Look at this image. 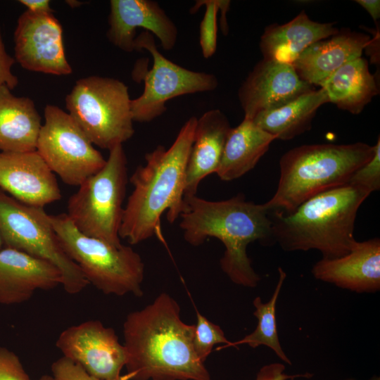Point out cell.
I'll return each instance as SVG.
<instances>
[{"label": "cell", "instance_id": "6da1fadb", "mask_svg": "<svg viewBox=\"0 0 380 380\" xmlns=\"http://www.w3.org/2000/svg\"><path fill=\"white\" fill-rule=\"evenodd\" d=\"M179 303L160 293L123 324L127 374L122 380H212L193 344L194 324L184 323Z\"/></svg>", "mask_w": 380, "mask_h": 380}, {"label": "cell", "instance_id": "7a4b0ae2", "mask_svg": "<svg viewBox=\"0 0 380 380\" xmlns=\"http://www.w3.org/2000/svg\"><path fill=\"white\" fill-rule=\"evenodd\" d=\"M179 227L184 240L194 246L215 237L225 250L220 260L222 271L236 284L254 288L260 281L251 266L246 248L260 241L273 244L272 220L264 204L246 201L238 194L212 201L196 195L183 197Z\"/></svg>", "mask_w": 380, "mask_h": 380}, {"label": "cell", "instance_id": "3957f363", "mask_svg": "<svg viewBox=\"0 0 380 380\" xmlns=\"http://www.w3.org/2000/svg\"><path fill=\"white\" fill-rule=\"evenodd\" d=\"M197 118L188 119L170 148L158 146L145 155L129 178L134 189L124 207L119 235L132 245L153 236L162 214L174 222L182 210L185 172Z\"/></svg>", "mask_w": 380, "mask_h": 380}, {"label": "cell", "instance_id": "277c9868", "mask_svg": "<svg viewBox=\"0 0 380 380\" xmlns=\"http://www.w3.org/2000/svg\"><path fill=\"white\" fill-rule=\"evenodd\" d=\"M369 195L346 184L311 197L291 214L270 215L273 243L286 251L315 249L322 258L342 257L357 242L354 238L357 213Z\"/></svg>", "mask_w": 380, "mask_h": 380}, {"label": "cell", "instance_id": "5b68a950", "mask_svg": "<svg viewBox=\"0 0 380 380\" xmlns=\"http://www.w3.org/2000/svg\"><path fill=\"white\" fill-rule=\"evenodd\" d=\"M374 153V146L363 142L293 148L281 157L276 192L264 205L270 215L291 214L311 197L348 184Z\"/></svg>", "mask_w": 380, "mask_h": 380}, {"label": "cell", "instance_id": "8992f818", "mask_svg": "<svg viewBox=\"0 0 380 380\" xmlns=\"http://www.w3.org/2000/svg\"><path fill=\"white\" fill-rule=\"evenodd\" d=\"M50 220L63 249L89 284L108 295L142 296L144 263L132 247L84 235L66 213L50 215Z\"/></svg>", "mask_w": 380, "mask_h": 380}, {"label": "cell", "instance_id": "52a82bcc", "mask_svg": "<svg viewBox=\"0 0 380 380\" xmlns=\"http://www.w3.org/2000/svg\"><path fill=\"white\" fill-rule=\"evenodd\" d=\"M127 160L122 144L109 151L101 170L79 186L68 202L66 213L86 236L120 247L119 235L127 177Z\"/></svg>", "mask_w": 380, "mask_h": 380}, {"label": "cell", "instance_id": "ba28073f", "mask_svg": "<svg viewBox=\"0 0 380 380\" xmlns=\"http://www.w3.org/2000/svg\"><path fill=\"white\" fill-rule=\"evenodd\" d=\"M131 101L123 82L91 75L76 82L65 106L91 142L110 151L134 134Z\"/></svg>", "mask_w": 380, "mask_h": 380}, {"label": "cell", "instance_id": "9c48e42d", "mask_svg": "<svg viewBox=\"0 0 380 380\" xmlns=\"http://www.w3.org/2000/svg\"><path fill=\"white\" fill-rule=\"evenodd\" d=\"M0 235L6 248L46 260L61 272L63 289L77 294L89 285L63 249L44 208L24 204L0 189Z\"/></svg>", "mask_w": 380, "mask_h": 380}, {"label": "cell", "instance_id": "30bf717a", "mask_svg": "<svg viewBox=\"0 0 380 380\" xmlns=\"http://www.w3.org/2000/svg\"><path fill=\"white\" fill-rule=\"evenodd\" d=\"M44 120L36 151L65 184L79 186L103 168L106 160L68 113L48 104Z\"/></svg>", "mask_w": 380, "mask_h": 380}, {"label": "cell", "instance_id": "8fae6325", "mask_svg": "<svg viewBox=\"0 0 380 380\" xmlns=\"http://www.w3.org/2000/svg\"><path fill=\"white\" fill-rule=\"evenodd\" d=\"M134 49H145L153 58L152 68L136 74L144 80L142 94L131 101L134 121L148 122L164 113L166 102L179 96L210 91L218 86L215 75L183 68L165 58L158 49L153 35L142 32L136 37Z\"/></svg>", "mask_w": 380, "mask_h": 380}, {"label": "cell", "instance_id": "7c38bea8", "mask_svg": "<svg viewBox=\"0 0 380 380\" xmlns=\"http://www.w3.org/2000/svg\"><path fill=\"white\" fill-rule=\"evenodd\" d=\"M56 346L68 357L101 380H119L127 355L113 329L99 320H87L69 327Z\"/></svg>", "mask_w": 380, "mask_h": 380}, {"label": "cell", "instance_id": "4fadbf2b", "mask_svg": "<svg viewBox=\"0 0 380 380\" xmlns=\"http://www.w3.org/2000/svg\"><path fill=\"white\" fill-rule=\"evenodd\" d=\"M13 39L14 58L24 69L58 76L72 73L65 53L62 26L53 13L26 10L18 19Z\"/></svg>", "mask_w": 380, "mask_h": 380}, {"label": "cell", "instance_id": "5bb4252c", "mask_svg": "<svg viewBox=\"0 0 380 380\" xmlns=\"http://www.w3.org/2000/svg\"><path fill=\"white\" fill-rule=\"evenodd\" d=\"M314 90L301 80L292 65L262 59L248 73L238 91L244 118L279 108Z\"/></svg>", "mask_w": 380, "mask_h": 380}, {"label": "cell", "instance_id": "9a60e30c", "mask_svg": "<svg viewBox=\"0 0 380 380\" xmlns=\"http://www.w3.org/2000/svg\"><path fill=\"white\" fill-rule=\"evenodd\" d=\"M0 189L17 201L44 208L61 198L55 174L38 152L0 151Z\"/></svg>", "mask_w": 380, "mask_h": 380}, {"label": "cell", "instance_id": "2e32d148", "mask_svg": "<svg viewBox=\"0 0 380 380\" xmlns=\"http://www.w3.org/2000/svg\"><path fill=\"white\" fill-rule=\"evenodd\" d=\"M108 24L107 38L125 52L135 51L139 27L155 35L165 51L172 49L177 39L176 25L158 3L151 0H111Z\"/></svg>", "mask_w": 380, "mask_h": 380}, {"label": "cell", "instance_id": "e0dca14e", "mask_svg": "<svg viewBox=\"0 0 380 380\" xmlns=\"http://www.w3.org/2000/svg\"><path fill=\"white\" fill-rule=\"evenodd\" d=\"M61 284V272L51 262L16 249L0 250V304H20L37 290Z\"/></svg>", "mask_w": 380, "mask_h": 380}, {"label": "cell", "instance_id": "ac0fdd59", "mask_svg": "<svg viewBox=\"0 0 380 380\" xmlns=\"http://www.w3.org/2000/svg\"><path fill=\"white\" fill-rule=\"evenodd\" d=\"M312 273L317 279L357 293H373L380 289V240L357 241L348 254L322 258Z\"/></svg>", "mask_w": 380, "mask_h": 380}, {"label": "cell", "instance_id": "d6986e66", "mask_svg": "<svg viewBox=\"0 0 380 380\" xmlns=\"http://www.w3.org/2000/svg\"><path fill=\"white\" fill-rule=\"evenodd\" d=\"M370 39L364 33L350 30L339 31L330 39L310 45L292 66L301 80L320 86L343 65L361 57Z\"/></svg>", "mask_w": 380, "mask_h": 380}, {"label": "cell", "instance_id": "ffe728a7", "mask_svg": "<svg viewBox=\"0 0 380 380\" xmlns=\"http://www.w3.org/2000/svg\"><path fill=\"white\" fill-rule=\"evenodd\" d=\"M231 129L228 118L220 109L209 110L197 118L183 197L196 195L200 182L216 172Z\"/></svg>", "mask_w": 380, "mask_h": 380}, {"label": "cell", "instance_id": "44dd1931", "mask_svg": "<svg viewBox=\"0 0 380 380\" xmlns=\"http://www.w3.org/2000/svg\"><path fill=\"white\" fill-rule=\"evenodd\" d=\"M338 32L334 23L313 21L303 11L285 24L265 28L259 44L262 59L292 65L310 45Z\"/></svg>", "mask_w": 380, "mask_h": 380}, {"label": "cell", "instance_id": "7402d4cb", "mask_svg": "<svg viewBox=\"0 0 380 380\" xmlns=\"http://www.w3.org/2000/svg\"><path fill=\"white\" fill-rule=\"evenodd\" d=\"M41 117L34 101L14 96L6 85L0 87V151H35Z\"/></svg>", "mask_w": 380, "mask_h": 380}, {"label": "cell", "instance_id": "603a6c76", "mask_svg": "<svg viewBox=\"0 0 380 380\" xmlns=\"http://www.w3.org/2000/svg\"><path fill=\"white\" fill-rule=\"evenodd\" d=\"M277 139L249 118L232 127L227 139L217 175L221 180L238 179L253 169Z\"/></svg>", "mask_w": 380, "mask_h": 380}, {"label": "cell", "instance_id": "cb8c5ba5", "mask_svg": "<svg viewBox=\"0 0 380 380\" xmlns=\"http://www.w3.org/2000/svg\"><path fill=\"white\" fill-rule=\"evenodd\" d=\"M319 87L325 91L329 103L354 115L361 113L379 94L368 62L362 57L343 65Z\"/></svg>", "mask_w": 380, "mask_h": 380}, {"label": "cell", "instance_id": "d4e9b609", "mask_svg": "<svg viewBox=\"0 0 380 380\" xmlns=\"http://www.w3.org/2000/svg\"><path fill=\"white\" fill-rule=\"evenodd\" d=\"M326 103L327 96L320 87L279 108L261 112L252 120L277 139L291 140L310 129L317 109Z\"/></svg>", "mask_w": 380, "mask_h": 380}, {"label": "cell", "instance_id": "484cf974", "mask_svg": "<svg viewBox=\"0 0 380 380\" xmlns=\"http://www.w3.org/2000/svg\"><path fill=\"white\" fill-rule=\"evenodd\" d=\"M279 280L270 300L262 303L260 297L257 296L253 301L255 308L253 315L258 319V324L255 329L242 339L235 342H230L228 345L221 348L237 346L246 344L253 348L259 346H266L271 348L274 353L284 362L291 365V360L284 352L278 336L276 320V304L282 288L284 281L286 277V272L282 268L279 267Z\"/></svg>", "mask_w": 380, "mask_h": 380}, {"label": "cell", "instance_id": "4316f807", "mask_svg": "<svg viewBox=\"0 0 380 380\" xmlns=\"http://www.w3.org/2000/svg\"><path fill=\"white\" fill-rule=\"evenodd\" d=\"M205 7L203 20L200 24L199 42L205 58L211 57L217 49V13L220 0H198L190 8L191 14L198 11L201 6Z\"/></svg>", "mask_w": 380, "mask_h": 380}, {"label": "cell", "instance_id": "83f0119b", "mask_svg": "<svg viewBox=\"0 0 380 380\" xmlns=\"http://www.w3.org/2000/svg\"><path fill=\"white\" fill-rule=\"evenodd\" d=\"M230 343L223 330L196 311V324H194L193 344L201 361L205 362L216 344Z\"/></svg>", "mask_w": 380, "mask_h": 380}, {"label": "cell", "instance_id": "f1b7e54d", "mask_svg": "<svg viewBox=\"0 0 380 380\" xmlns=\"http://www.w3.org/2000/svg\"><path fill=\"white\" fill-rule=\"evenodd\" d=\"M373 157L357 170L348 184L361 187L370 194L380 189V139L374 146Z\"/></svg>", "mask_w": 380, "mask_h": 380}, {"label": "cell", "instance_id": "f546056e", "mask_svg": "<svg viewBox=\"0 0 380 380\" xmlns=\"http://www.w3.org/2000/svg\"><path fill=\"white\" fill-rule=\"evenodd\" d=\"M51 371L55 380H101L89 374L79 364L64 356L53 362Z\"/></svg>", "mask_w": 380, "mask_h": 380}, {"label": "cell", "instance_id": "4dcf8cb0", "mask_svg": "<svg viewBox=\"0 0 380 380\" xmlns=\"http://www.w3.org/2000/svg\"><path fill=\"white\" fill-rule=\"evenodd\" d=\"M0 380H31L13 351L0 347Z\"/></svg>", "mask_w": 380, "mask_h": 380}, {"label": "cell", "instance_id": "1f68e13d", "mask_svg": "<svg viewBox=\"0 0 380 380\" xmlns=\"http://www.w3.org/2000/svg\"><path fill=\"white\" fill-rule=\"evenodd\" d=\"M15 60L6 50L0 27V87L6 85L10 90L16 87L18 77L11 72Z\"/></svg>", "mask_w": 380, "mask_h": 380}, {"label": "cell", "instance_id": "d6a6232c", "mask_svg": "<svg viewBox=\"0 0 380 380\" xmlns=\"http://www.w3.org/2000/svg\"><path fill=\"white\" fill-rule=\"evenodd\" d=\"M285 366L279 362H274L262 366L258 371L255 380H293L296 378H310V373L287 374L284 373Z\"/></svg>", "mask_w": 380, "mask_h": 380}, {"label": "cell", "instance_id": "836d02e7", "mask_svg": "<svg viewBox=\"0 0 380 380\" xmlns=\"http://www.w3.org/2000/svg\"><path fill=\"white\" fill-rule=\"evenodd\" d=\"M19 2L24 5L27 11L35 13H52L49 0H20Z\"/></svg>", "mask_w": 380, "mask_h": 380}, {"label": "cell", "instance_id": "e575fe53", "mask_svg": "<svg viewBox=\"0 0 380 380\" xmlns=\"http://www.w3.org/2000/svg\"><path fill=\"white\" fill-rule=\"evenodd\" d=\"M355 2L362 6L369 13L374 21H376L379 18V0H356Z\"/></svg>", "mask_w": 380, "mask_h": 380}, {"label": "cell", "instance_id": "d590c367", "mask_svg": "<svg viewBox=\"0 0 380 380\" xmlns=\"http://www.w3.org/2000/svg\"><path fill=\"white\" fill-rule=\"evenodd\" d=\"M230 4V1L220 0L219 11H220L221 13L220 25L222 32L224 35H227L229 32V27L227 22L226 14L229 9Z\"/></svg>", "mask_w": 380, "mask_h": 380}, {"label": "cell", "instance_id": "8d00e7d4", "mask_svg": "<svg viewBox=\"0 0 380 380\" xmlns=\"http://www.w3.org/2000/svg\"><path fill=\"white\" fill-rule=\"evenodd\" d=\"M66 2L72 7H75L81 4V2L77 1H67Z\"/></svg>", "mask_w": 380, "mask_h": 380}, {"label": "cell", "instance_id": "74e56055", "mask_svg": "<svg viewBox=\"0 0 380 380\" xmlns=\"http://www.w3.org/2000/svg\"><path fill=\"white\" fill-rule=\"evenodd\" d=\"M39 380H55L54 378L49 375H44L42 376Z\"/></svg>", "mask_w": 380, "mask_h": 380}, {"label": "cell", "instance_id": "f35d334b", "mask_svg": "<svg viewBox=\"0 0 380 380\" xmlns=\"http://www.w3.org/2000/svg\"><path fill=\"white\" fill-rule=\"evenodd\" d=\"M369 380H380V378L379 376H374L369 379Z\"/></svg>", "mask_w": 380, "mask_h": 380}, {"label": "cell", "instance_id": "ab89813d", "mask_svg": "<svg viewBox=\"0 0 380 380\" xmlns=\"http://www.w3.org/2000/svg\"><path fill=\"white\" fill-rule=\"evenodd\" d=\"M2 245H3V241H2V239H1V235H0V250H1V247Z\"/></svg>", "mask_w": 380, "mask_h": 380}, {"label": "cell", "instance_id": "60d3db41", "mask_svg": "<svg viewBox=\"0 0 380 380\" xmlns=\"http://www.w3.org/2000/svg\"><path fill=\"white\" fill-rule=\"evenodd\" d=\"M119 380H122V378L120 379H119Z\"/></svg>", "mask_w": 380, "mask_h": 380}]
</instances>
